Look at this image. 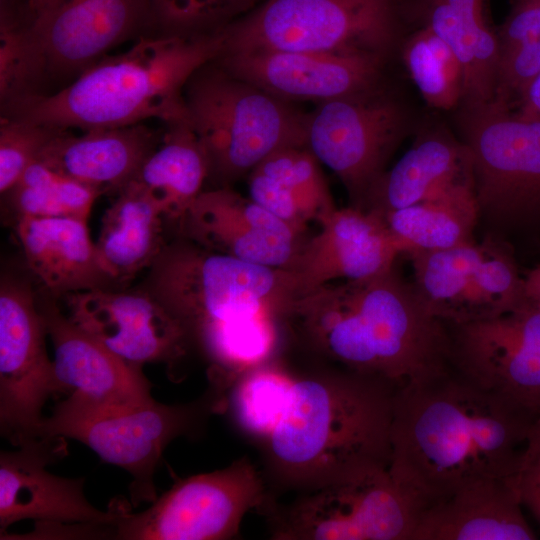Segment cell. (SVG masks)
Segmentation results:
<instances>
[{
    "instance_id": "obj_18",
    "label": "cell",
    "mask_w": 540,
    "mask_h": 540,
    "mask_svg": "<svg viewBox=\"0 0 540 540\" xmlns=\"http://www.w3.org/2000/svg\"><path fill=\"white\" fill-rule=\"evenodd\" d=\"M383 60L363 53L253 50L223 52L214 62L281 100L319 104L376 88Z\"/></svg>"
},
{
    "instance_id": "obj_33",
    "label": "cell",
    "mask_w": 540,
    "mask_h": 540,
    "mask_svg": "<svg viewBox=\"0 0 540 540\" xmlns=\"http://www.w3.org/2000/svg\"><path fill=\"white\" fill-rule=\"evenodd\" d=\"M31 17L24 0H1L0 99L4 111L41 94L40 83L47 77L31 31Z\"/></svg>"
},
{
    "instance_id": "obj_14",
    "label": "cell",
    "mask_w": 540,
    "mask_h": 540,
    "mask_svg": "<svg viewBox=\"0 0 540 540\" xmlns=\"http://www.w3.org/2000/svg\"><path fill=\"white\" fill-rule=\"evenodd\" d=\"M450 328L453 370L540 416V307L525 301L500 316Z\"/></svg>"
},
{
    "instance_id": "obj_34",
    "label": "cell",
    "mask_w": 540,
    "mask_h": 540,
    "mask_svg": "<svg viewBox=\"0 0 540 540\" xmlns=\"http://www.w3.org/2000/svg\"><path fill=\"white\" fill-rule=\"evenodd\" d=\"M102 195L98 189L36 160L4 196L15 214L33 217H74L88 220Z\"/></svg>"
},
{
    "instance_id": "obj_28",
    "label": "cell",
    "mask_w": 540,
    "mask_h": 540,
    "mask_svg": "<svg viewBox=\"0 0 540 540\" xmlns=\"http://www.w3.org/2000/svg\"><path fill=\"white\" fill-rule=\"evenodd\" d=\"M209 168L205 151L186 121L167 125L161 141L137 172L135 181L176 224L203 191Z\"/></svg>"
},
{
    "instance_id": "obj_23",
    "label": "cell",
    "mask_w": 540,
    "mask_h": 540,
    "mask_svg": "<svg viewBox=\"0 0 540 540\" xmlns=\"http://www.w3.org/2000/svg\"><path fill=\"white\" fill-rule=\"evenodd\" d=\"M512 478L466 484L423 510L412 540H533Z\"/></svg>"
},
{
    "instance_id": "obj_21",
    "label": "cell",
    "mask_w": 540,
    "mask_h": 540,
    "mask_svg": "<svg viewBox=\"0 0 540 540\" xmlns=\"http://www.w3.org/2000/svg\"><path fill=\"white\" fill-rule=\"evenodd\" d=\"M320 230L304 241L291 268L302 295L338 279L378 276L405 253L404 246L375 211L336 208L318 222Z\"/></svg>"
},
{
    "instance_id": "obj_29",
    "label": "cell",
    "mask_w": 540,
    "mask_h": 540,
    "mask_svg": "<svg viewBox=\"0 0 540 540\" xmlns=\"http://www.w3.org/2000/svg\"><path fill=\"white\" fill-rule=\"evenodd\" d=\"M382 216L407 254L474 242L479 222L474 187H462Z\"/></svg>"
},
{
    "instance_id": "obj_7",
    "label": "cell",
    "mask_w": 540,
    "mask_h": 540,
    "mask_svg": "<svg viewBox=\"0 0 540 540\" xmlns=\"http://www.w3.org/2000/svg\"><path fill=\"white\" fill-rule=\"evenodd\" d=\"M425 507L388 466L299 493L289 504L270 493L258 511L276 540H412Z\"/></svg>"
},
{
    "instance_id": "obj_6",
    "label": "cell",
    "mask_w": 540,
    "mask_h": 540,
    "mask_svg": "<svg viewBox=\"0 0 540 540\" xmlns=\"http://www.w3.org/2000/svg\"><path fill=\"white\" fill-rule=\"evenodd\" d=\"M184 100L187 123L207 157L208 178L218 187L249 174L281 148L306 146L307 115L214 60L190 77Z\"/></svg>"
},
{
    "instance_id": "obj_26",
    "label": "cell",
    "mask_w": 540,
    "mask_h": 540,
    "mask_svg": "<svg viewBox=\"0 0 540 540\" xmlns=\"http://www.w3.org/2000/svg\"><path fill=\"white\" fill-rule=\"evenodd\" d=\"M165 213L144 187L131 181L105 211L95 247L100 264L118 288L149 269L166 244Z\"/></svg>"
},
{
    "instance_id": "obj_39",
    "label": "cell",
    "mask_w": 540,
    "mask_h": 540,
    "mask_svg": "<svg viewBox=\"0 0 540 540\" xmlns=\"http://www.w3.org/2000/svg\"><path fill=\"white\" fill-rule=\"evenodd\" d=\"M512 112L523 119L540 120V73L525 90Z\"/></svg>"
},
{
    "instance_id": "obj_41",
    "label": "cell",
    "mask_w": 540,
    "mask_h": 540,
    "mask_svg": "<svg viewBox=\"0 0 540 540\" xmlns=\"http://www.w3.org/2000/svg\"><path fill=\"white\" fill-rule=\"evenodd\" d=\"M53 0H25L32 16L44 10Z\"/></svg>"
},
{
    "instance_id": "obj_31",
    "label": "cell",
    "mask_w": 540,
    "mask_h": 540,
    "mask_svg": "<svg viewBox=\"0 0 540 540\" xmlns=\"http://www.w3.org/2000/svg\"><path fill=\"white\" fill-rule=\"evenodd\" d=\"M496 35L498 65L493 102L512 111L540 73V0H514Z\"/></svg>"
},
{
    "instance_id": "obj_40",
    "label": "cell",
    "mask_w": 540,
    "mask_h": 540,
    "mask_svg": "<svg viewBox=\"0 0 540 540\" xmlns=\"http://www.w3.org/2000/svg\"><path fill=\"white\" fill-rule=\"evenodd\" d=\"M524 292L526 301L540 303V265L524 277Z\"/></svg>"
},
{
    "instance_id": "obj_16",
    "label": "cell",
    "mask_w": 540,
    "mask_h": 540,
    "mask_svg": "<svg viewBox=\"0 0 540 540\" xmlns=\"http://www.w3.org/2000/svg\"><path fill=\"white\" fill-rule=\"evenodd\" d=\"M68 319L126 362L176 365L190 345L177 321L144 288H100L62 297Z\"/></svg>"
},
{
    "instance_id": "obj_5",
    "label": "cell",
    "mask_w": 540,
    "mask_h": 540,
    "mask_svg": "<svg viewBox=\"0 0 540 540\" xmlns=\"http://www.w3.org/2000/svg\"><path fill=\"white\" fill-rule=\"evenodd\" d=\"M223 48L219 31L140 37L126 52L105 56L51 94L25 99L4 115L62 129L117 128L155 118L187 122L184 89Z\"/></svg>"
},
{
    "instance_id": "obj_13",
    "label": "cell",
    "mask_w": 540,
    "mask_h": 540,
    "mask_svg": "<svg viewBox=\"0 0 540 540\" xmlns=\"http://www.w3.org/2000/svg\"><path fill=\"white\" fill-rule=\"evenodd\" d=\"M45 319L32 286L0 281V431L13 446L37 438L46 401L57 396Z\"/></svg>"
},
{
    "instance_id": "obj_20",
    "label": "cell",
    "mask_w": 540,
    "mask_h": 540,
    "mask_svg": "<svg viewBox=\"0 0 540 540\" xmlns=\"http://www.w3.org/2000/svg\"><path fill=\"white\" fill-rule=\"evenodd\" d=\"M180 236L213 251L289 270L302 231L229 186L203 190L177 223Z\"/></svg>"
},
{
    "instance_id": "obj_36",
    "label": "cell",
    "mask_w": 540,
    "mask_h": 540,
    "mask_svg": "<svg viewBox=\"0 0 540 540\" xmlns=\"http://www.w3.org/2000/svg\"><path fill=\"white\" fill-rule=\"evenodd\" d=\"M264 0H149L150 26L159 34L217 32Z\"/></svg>"
},
{
    "instance_id": "obj_9",
    "label": "cell",
    "mask_w": 540,
    "mask_h": 540,
    "mask_svg": "<svg viewBox=\"0 0 540 540\" xmlns=\"http://www.w3.org/2000/svg\"><path fill=\"white\" fill-rule=\"evenodd\" d=\"M227 395L209 383L195 400L148 404L103 412L44 417L38 437L63 436L77 440L104 462L121 467L132 477V507L157 499L156 468L166 447L178 437L196 438L211 416L223 414Z\"/></svg>"
},
{
    "instance_id": "obj_15",
    "label": "cell",
    "mask_w": 540,
    "mask_h": 540,
    "mask_svg": "<svg viewBox=\"0 0 540 540\" xmlns=\"http://www.w3.org/2000/svg\"><path fill=\"white\" fill-rule=\"evenodd\" d=\"M51 295L39 298L54 347L57 397L68 395L53 411L81 414L148 404L153 384L132 365L74 325Z\"/></svg>"
},
{
    "instance_id": "obj_32",
    "label": "cell",
    "mask_w": 540,
    "mask_h": 540,
    "mask_svg": "<svg viewBox=\"0 0 540 540\" xmlns=\"http://www.w3.org/2000/svg\"><path fill=\"white\" fill-rule=\"evenodd\" d=\"M295 376L275 358L246 371L229 389L225 412L240 432L262 445L282 417Z\"/></svg>"
},
{
    "instance_id": "obj_38",
    "label": "cell",
    "mask_w": 540,
    "mask_h": 540,
    "mask_svg": "<svg viewBox=\"0 0 540 540\" xmlns=\"http://www.w3.org/2000/svg\"><path fill=\"white\" fill-rule=\"evenodd\" d=\"M512 481L522 506L540 524V416L529 429Z\"/></svg>"
},
{
    "instance_id": "obj_25",
    "label": "cell",
    "mask_w": 540,
    "mask_h": 540,
    "mask_svg": "<svg viewBox=\"0 0 540 540\" xmlns=\"http://www.w3.org/2000/svg\"><path fill=\"white\" fill-rule=\"evenodd\" d=\"M15 231L27 266L52 297L118 288L100 264L87 220L21 216Z\"/></svg>"
},
{
    "instance_id": "obj_11",
    "label": "cell",
    "mask_w": 540,
    "mask_h": 540,
    "mask_svg": "<svg viewBox=\"0 0 540 540\" xmlns=\"http://www.w3.org/2000/svg\"><path fill=\"white\" fill-rule=\"evenodd\" d=\"M269 496L261 472L243 456L225 468L178 480L142 512L115 498L119 517L110 539L224 540L235 537L244 516Z\"/></svg>"
},
{
    "instance_id": "obj_37",
    "label": "cell",
    "mask_w": 540,
    "mask_h": 540,
    "mask_svg": "<svg viewBox=\"0 0 540 540\" xmlns=\"http://www.w3.org/2000/svg\"><path fill=\"white\" fill-rule=\"evenodd\" d=\"M62 129L2 116L0 120V192L7 193Z\"/></svg>"
},
{
    "instance_id": "obj_24",
    "label": "cell",
    "mask_w": 540,
    "mask_h": 540,
    "mask_svg": "<svg viewBox=\"0 0 540 540\" xmlns=\"http://www.w3.org/2000/svg\"><path fill=\"white\" fill-rule=\"evenodd\" d=\"M163 133L143 123L83 131L63 130L38 161L104 193L118 194L136 176Z\"/></svg>"
},
{
    "instance_id": "obj_4",
    "label": "cell",
    "mask_w": 540,
    "mask_h": 540,
    "mask_svg": "<svg viewBox=\"0 0 540 540\" xmlns=\"http://www.w3.org/2000/svg\"><path fill=\"white\" fill-rule=\"evenodd\" d=\"M396 392L384 380L331 366L296 373L282 417L261 445L266 478L302 493L390 466Z\"/></svg>"
},
{
    "instance_id": "obj_27",
    "label": "cell",
    "mask_w": 540,
    "mask_h": 540,
    "mask_svg": "<svg viewBox=\"0 0 540 540\" xmlns=\"http://www.w3.org/2000/svg\"><path fill=\"white\" fill-rule=\"evenodd\" d=\"M249 197L303 232L337 207L320 168L307 146L281 148L248 174Z\"/></svg>"
},
{
    "instance_id": "obj_1",
    "label": "cell",
    "mask_w": 540,
    "mask_h": 540,
    "mask_svg": "<svg viewBox=\"0 0 540 540\" xmlns=\"http://www.w3.org/2000/svg\"><path fill=\"white\" fill-rule=\"evenodd\" d=\"M142 288L207 360L208 379L225 388L276 357L286 318L302 295L290 270L243 261L183 236L166 242Z\"/></svg>"
},
{
    "instance_id": "obj_12",
    "label": "cell",
    "mask_w": 540,
    "mask_h": 540,
    "mask_svg": "<svg viewBox=\"0 0 540 540\" xmlns=\"http://www.w3.org/2000/svg\"><path fill=\"white\" fill-rule=\"evenodd\" d=\"M411 116L378 88L319 103L307 115L306 146L363 208L373 185L411 131Z\"/></svg>"
},
{
    "instance_id": "obj_10",
    "label": "cell",
    "mask_w": 540,
    "mask_h": 540,
    "mask_svg": "<svg viewBox=\"0 0 540 540\" xmlns=\"http://www.w3.org/2000/svg\"><path fill=\"white\" fill-rule=\"evenodd\" d=\"M460 139L469 150L479 220L496 232L540 226V120L489 102L459 105Z\"/></svg>"
},
{
    "instance_id": "obj_22",
    "label": "cell",
    "mask_w": 540,
    "mask_h": 540,
    "mask_svg": "<svg viewBox=\"0 0 540 540\" xmlns=\"http://www.w3.org/2000/svg\"><path fill=\"white\" fill-rule=\"evenodd\" d=\"M468 186L474 187V180L466 145L444 127L423 128L373 185L362 209L383 215Z\"/></svg>"
},
{
    "instance_id": "obj_3",
    "label": "cell",
    "mask_w": 540,
    "mask_h": 540,
    "mask_svg": "<svg viewBox=\"0 0 540 540\" xmlns=\"http://www.w3.org/2000/svg\"><path fill=\"white\" fill-rule=\"evenodd\" d=\"M534 419L451 368L397 390L390 470L426 506L471 482L512 478Z\"/></svg>"
},
{
    "instance_id": "obj_2",
    "label": "cell",
    "mask_w": 540,
    "mask_h": 540,
    "mask_svg": "<svg viewBox=\"0 0 540 540\" xmlns=\"http://www.w3.org/2000/svg\"><path fill=\"white\" fill-rule=\"evenodd\" d=\"M286 326L321 365L379 378L397 390L452 368L450 326L428 309L395 265L369 279L329 283L303 294Z\"/></svg>"
},
{
    "instance_id": "obj_8",
    "label": "cell",
    "mask_w": 540,
    "mask_h": 540,
    "mask_svg": "<svg viewBox=\"0 0 540 540\" xmlns=\"http://www.w3.org/2000/svg\"><path fill=\"white\" fill-rule=\"evenodd\" d=\"M402 23L397 0H264L219 30L221 53L274 50L385 58Z\"/></svg>"
},
{
    "instance_id": "obj_35",
    "label": "cell",
    "mask_w": 540,
    "mask_h": 540,
    "mask_svg": "<svg viewBox=\"0 0 540 540\" xmlns=\"http://www.w3.org/2000/svg\"><path fill=\"white\" fill-rule=\"evenodd\" d=\"M417 28L402 49L406 70L429 106L441 110L458 107L464 92L460 61L435 33Z\"/></svg>"
},
{
    "instance_id": "obj_17",
    "label": "cell",
    "mask_w": 540,
    "mask_h": 540,
    "mask_svg": "<svg viewBox=\"0 0 540 540\" xmlns=\"http://www.w3.org/2000/svg\"><path fill=\"white\" fill-rule=\"evenodd\" d=\"M63 436L29 439L16 450L0 452V535L23 520L49 524H105L118 519L115 500L107 511L85 497L84 478H66L47 466L67 455Z\"/></svg>"
},
{
    "instance_id": "obj_30",
    "label": "cell",
    "mask_w": 540,
    "mask_h": 540,
    "mask_svg": "<svg viewBox=\"0 0 540 540\" xmlns=\"http://www.w3.org/2000/svg\"><path fill=\"white\" fill-rule=\"evenodd\" d=\"M482 253V242L475 241L448 249L409 253L415 288L428 309L449 326L474 321L473 276Z\"/></svg>"
},
{
    "instance_id": "obj_19",
    "label": "cell",
    "mask_w": 540,
    "mask_h": 540,
    "mask_svg": "<svg viewBox=\"0 0 540 540\" xmlns=\"http://www.w3.org/2000/svg\"><path fill=\"white\" fill-rule=\"evenodd\" d=\"M150 29L149 0H53L31 17L47 76H78L116 45Z\"/></svg>"
}]
</instances>
